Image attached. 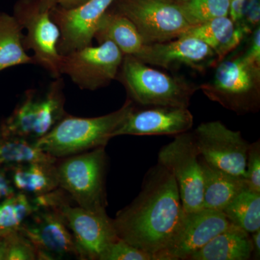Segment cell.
Listing matches in <instances>:
<instances>
[{
  "instance_id": "cell-1",
  "label": "cell",
  "mask_w": 260,
  "mask_h": 260,
  "mask_svg": "<svg viewBox=\"0 0 260 260\" xmlns=\"http://www.w3.org/2000/svg\"><path fill=\"white\" fill-rule=\"evenodd\" d=\"M184 214L175 179L158 162L147 173L139 194L117 213L113 223L119 239L158 260L180 227Z\"/></svg>"
},
{
  "instance_id": "cell-2",
  "label": "cell",
  "mask_w": 260,
  "mask_h": 260,
  "mask_svg": "<svg viewBox=\"0 0 260 260\" xmlns=\"http://www.w3.org/2000/svg\"><path fill=\"white\" fill-rule=\"evenodd\" d=\"M133 109V102L127 100L120 109L107 115L84 118L66 114L47 135L35 141L36 145L57 159L106 147Z\"/></svg>"
},
{
  "instance_id": "cell-3",
  "label": "cell",
  "mask_w": 260,
  "mask_h": 260,
  "mask_svg": "<svg viewBox=\"0 0 260 260\" xmlns=\"http://www.w3.org/2000/svg\"><path fill=\"white\" fill-rule=\"evenodd\" d=\"M217 64L213 78L199 86L205 96L239 115L259 112L260 64L244 54Z\"/></svg>"
},
{
  "instance_id": "cell-4",
  "label": "cell",
  "mask_w": 260,
  "mask_h": 260,
  "mask_svg": "<svg viewBox=\"0 0 260 260\" xmlns=\"http://www.w3.org/2000/svg\"><path fill=\"white\" fill-rule=\"evenodd\" d=\"M119 71L130 97L143 106L188 108L199 89L185 78L153 69L134 56L124 55Z\"/></svg>"
},
{
  "instance_id": "cell-5",
  "label": "cell",
  "mask_w": 260,
  "mask_h": 260,
  "mask_svg": "<svg viewBox=\"0 0 260 260\" xmlns=\"http://www.w3.org/2000/svg\"><path fill=\"white\" fill-rule=\"evenodd\" d=\"M51 82L47 90L30 89L23 100L0 128V133L37 141L47 134L62 119L65 99L60 77Z\"/></svg>"
},
{
  "instance_id": "cell-6",
  "label": "cell",
  "mask_w": 260,
  "mask_h": 260,
  "mask_svg": "<svg viewBox=\"0 0 260 260\" xmlns=\"http://www.w3.org/2000/svg\"><path fill=\"white\" fill-rule=\"evenodd\" d=\"M64 158L56 165L59 187L78 206L91 210L106 209L105 147Z\"/></svg>"
},
{
  "instance_id": "cell-7",
  "label": "cell",
  "mask_w": 260,
  "mask_h": 260,
  "mask_svg": "<svg viewBox=\"0 0 260 260\" xmlns=\"http://www.w3.org/2000/svg\"><path fill=\"white\" fill-rule=\"evenodd\" d=\"M113 11L134 24L145 44L169 42L191 28L180 6L169 0H114Z\"/></svg>"
},
{
  "instance_id": "cell-8",
  "label": "cell",
  "mask_w": 260,
  "mask_h": 260,
  "mask_svg": "<svg viewBox=\"0 0 260 260\" xmlns=\"http://www.w3.org/2000/svg\"><path fill=\"white\" fill-rule=\"evenodd\" d=\"M200 152L192 133L176 135L158 153V164L175 179L183 208L186 213L203 208V171Z\"/></svg>"
},
{
  "instance_id": "cell-9",
  "label": "cell",
  "mask_w": 260,
  "mask_h": 260,
  "mask_svg": "<svg viewBox=\"0 0 260 260\" xmlns=\"http://www.w3.org/2000/svg\"><path fill=\"white\" fill-rule=\"evenodd\" d=\"M123 57L114 43L106 41L97 47L89 46L61 55L59 73L69 76L80 89L95 90L115 79Z\"/></svg>"
},
{
  "instance_id": "cell-10",
  "label": "cell",
  "mask_w": 260,
  "mask_h": 260,
  "mask_svg": "<svg viewBox=\"0 0 260 260\" xmlns=\"http://www.w3.org/2000/svg\"><path fill=\"white\" fill-rule=\"evenodd\" d=\"M192 133L200 156L205 161L233 175L245 178L250 144L242 138L240 131L213 121L202 123Z\"/></svg>"
},
{
  "instance_id": "cell-11",
  "label": "cell",
  "mask_w": 260,
  "mask_h": 260,
  "mask_svg": "<svg viewBox=\"0 0 260 260\" xmlns=\"http://www.w3.org/2000/svg\"><path fill=\"white\" fill-rule=\"evenodd\" d=\"M54 208L62 215L73 234L80 259L99 260L105 248L119 239L106 209L91 210L70 205L65 195Z\"/></svg>"
},
{
  "instance_id": "cell-12",
  "label": "cell",
  "mask_w": 260,
  "mask_h": 260,
  "mask_svg": "<svg viewBox=\"0 0 260 260\" xmlns=\"http://www.w3.org/2000/svg\"><path fill=\"white\" fill-rule=\"evenodd\" d=\"M15 18L23 30L25 50L31 49L35 64L40 65L54 78L60 77L59 64L61 55L58 51L60 30L51 18L50 10L44 9L41 2L26 4L16 10Z\"/></svg>"
},
{
  "instance_id": "cell-13",
  "label": "cell",
  "mask_w": 260,
  "mask_h": 260,
  "mask_svg": "<svg viewBox=\"0 0 260 260\" xmlns=\"http://www.w3.org/2000/svg\"><path fill=\"white\" fill-rule=\"evenodd\" d=\"M20 232L35 247L38 259H80L74 237L56 208H41L25 220Z\"/></svg>"
},
{
  "instance_id": "cell-14",
  "label": "cell",
  "mask_w": 260,
  "mask_h": 260,
  "mask_svg": "<svg viewBox=\"0 0 260 260\" xmlns=\"http://www.w3.org/2000/svg\"><path fill=\"white\" fill-rule=\"evenodd\" d=\"M232 223L222 212L203 209L184 214L180 227L158 260H188Z\"/></svg>"
},
{
  "instance_id": "cell-15",
  "label": "cell",
  "mask_w": 260,
  "mask_h": 260,
  "mask_svg": "<svg viewBox=\"0 0 260 260\" xmlns=\"http://www.w3.org/2000/svg\"><path fill=\"white\" fill-rule=\"evenodd\" d=\"M114 0H88L73 9L54 7L51 18L60 30L58 51L61 55L92 45L98 24Z\"/></svg>"
},
{
  "instance_id": "cell-16",
  "label": "cell",
  "mask_w": 260,
  "mask_h": 260,
  "mask_svg": "<svg viewBox=\"0 0 260 260\" xmlns=\"http://www.w3.org/2000/svg\"><path fill=\"white\" fill-rule=\"evenodd\" d=\"M135 57L145 64L164 69L186 66L198 72L218 63L216 54L209 46L189 36H181L175 41L145 44Z\"/></svg>"
},
{
  "instance_id": "cell-17",
  "label": "cell",
  "mask_w": 260,
  "mask_h": 260,
  "mask_svg": "<svg viewBox=\"0 0 260 260\" xmlns=\"http://www.w3.org/2000/svg\"><path fill=\"white\" fill-rule=\"evenodd\" d=\"M194 117L188 108L153 107L133 110L114 132L113 138L121 135H177L192 127Z\"/></svg>"
},
{
  "instance_id": "cell-18",
  "label": "cell",
  "mask_w": 260,
  "mask_h": 260,
  "mask_svg": "<svg viewBox=\"0 0 260 260\" xmlns=\"http://www.w3.org/2000/svg\"><path fill=\"white\" fill-rule=\"evenodd\" d=\"M200 162L203 171V208L222 212L246 187L245 178L220 170L200 155Z\"/></svg>"
},
{
  "instance_id": "cell-19",
  "label": "cell",
  "mask_w": 260,
  "mask_h": 260,
  "mask_svg": "<svg viewBox=\"0 0 260 260\" xmlns=\"http://www.w3.org/2000/svg\"><path fill=\"white\" fill-rule=\"evenodd\" d=\"M252 252L250 234L232 224L188 260H248Z\"/></svg>"
},
{
  "instance_id": "cell-20",
  "label": "cell",
  "mask_w": 260,
  "mask_h": 260,
  "mask_svg": "<svg viewBox=\"0 0 260 260\" xmlns=\"http://www.w3.org/2000/svg\"><path fill=\"white\" fill-rule=\"evenodd\" d=\"M246 32L242 25L225 16L191 27L181 36H189L203 41L213 49L220 62L238 47Z\"/></svg>"
},
{
  "instance_id": "cell-21",
  "label": "cell",
  "mask_w": 260,
  "mask_h": 260,
  "mask_svg": "<svg viewBox=\"0 0 260 260\" xmlns=\"http://www.w3.org/2000/svg\"><path fill=\"white\" fill-rule=\"evenodd\" d=\"M56 162H34L8 168L15 190L32 197L51 192L59 187Z\"/></svg>"
},
{
  "instance_id": "cell-22",
  "label": "cell",
  "mask_w": 260,
  "mask_h": 260,
  "mask_svg": "<svg viewBox=\"0 0 260 260\" xmlns=\"http://www.w3.org/2000/svg\"><path fill=\"white\" fill-rule=\"evenodd\" d=\"M94 39L99 44L106 41L114 43L124 55H138L145 44L129 19L109 10L98 24Z\"/></svg>"
},
{
  "instance_id": "cell-23",
  "label": "cell",
  "mask_w": 260,
  "mask_h": 260,
  "mask_svg": "<svg viewBox=\"0 0 260 260\" xmlns=\"http://www.w3.org/2000/svg\"><path fill=\"white\" fill-rule=\"evenodd\" d=\"M23 28L15 16L0 13V72L22 64H35L23 45Z\"/></svg>"
},
{
  "instance_id": "cell-24",
  "label": "cell",
  "mask_w": 260,
  "mask_h": 260,
  "mask_svg": "<svg viewBox=\"0 0 260 260\" xmlns=\"http://www.w3.org/2000/svg\"><path fill=\"white\" fill-rule=\"evenodd\" d=\"M57 158L41 150L31 141L0 133V166L7 169L34 162H56Z\"/></svg>"
},
{
  "instance_id": "cell-25",
  "label": "cell",
  "mask_w": 260,
  "mask_h": 260,
  "mask_svg": "<svg viewBox=\"0 0 260 260\" xmlns=\"http://www.w3.org/2000/svg\"><path fill=\"white\" fill-rule=\"evenodd\" d=\"M40 209L34 197L16 191L0 201V237L20 232L23 223Z\"/></svg>"
},
{
  "instance_id": "cell-26",
  "label": "cell",
  "mask_w": 260,
  "mask_h": 260,
  "mask_svg": "<svg viewBox=\"0 0 260 260\" xmlns=\"http://www.w3.org/2000/svg\"><path fill=\"white\" fill-rule=\"evenodd\" d=\"M222 213L231 223L249 234L260 230V194L245 187Z\"/></svg>"
},
{
  "instance_id": "cell-27",
  "label": "cell",
  "mask_w": 260,
  "mask_h": 260,
  "mask_svg": "<svg viewBox=\"0 0 260 260\" xmlns=\"http://www.w3.org/2000/svg\"><path fill=\"white\" fill-rule=\"evenodd\" d=\"M179 6L187 21L194 27L215 18L229 16L230 0H187Z\"/></svg>"
},
{
  "instance_id": "cell-28",
  "label": "cell",
  "mask_w": 260,
  "mask_h": 260,
  "mask_svg": "<svg viewBox=\"0 0 260 260\" xmlns=\"http://www.w3.org/2000/svg\"><path fill=\"white\" fill-rule=\"evenodd\" d=\"M99 260H157V258L119 238L105 248Z\"/></svg>"
},
{
  "instance_id": "cell-29",
  "label": "cell",
  "mask_w": 260,
  "mask_h": 260,
  "mask_svg": "<svg viewBox=\"0 0 260 260\" xmlns=\"http://www.w3.org/2000/svg\"><path fill=\"white\" fill-rule=\"evenodd\" d=\"M4 238L6 244L5 260L38 259L35 247L20 232L13 233Z\"/></svg>"
},
{
  "instance_id": "cell-30",
  "label": "cell",
  "mask_w": 260,
  "mask_h": 260,
  "mask_svg": "<svg viewBox=\"0 0 260 260\" xmlns=\"http://www.w3.org/2000/svg\"><path fill=\"white\" fill-rule=\"evenodd\" d=\"M245 181L248 189L260 194L259 140L249 145L246 160Z\"/></svg>"
},
{
  "instance_id": "cell-31",
  "label": "cell",
  "mask_w": 260,
  "mask_h": 260,
  "mask_svg": "<svg viewBox=\"0 0 260 260\" xmlns=\"http://www.w3.org/2000/svg\"><path fill=\"white\" fill-rule=\"evenodd\" d=\"M248 0H230L229 17L236 24L242 23L245 15Z\"/></svg>"
},
{
  "instance_id": "cell-32",
  "label": "cell",
  "mask_w": 260,
  "mask_h": 260,
  "mask_svg": "<svg viewBox=\"0 0 260 260\" xmlns=\"http://www.w3.org/2000/svg\"><path fill=\"white\" fill-rule=\"evenodd\" d=\"M246 23L252 25H259V0H248L245 15L241 23Z\"/></svg>"
},
{
  "instance_id": "cell-33",
  "label": "cell",
  "mask_w": 260,
  "mask_h": 260,
  "mask_svg": "<svg viewBox=\"0 0 260 260\" xmlns=\"http://www.w3.org/2000/svg\"><path fill=\"white\" fill-rule=\"evenodd\" d=\"M259 25H258L256 28L255 31L254 32L251 39V45L249 49L244 54V55L250 59V60L254 61L256 64H260V46H259Z\"/></svg>"
},
{
  "instance_id": "cell-34",
  "label": "cell",
  "mask_w": 260,
  "mask_h": 260,
  "mask_svg": "<svg viewBox=\"0 0 260 260\" xmlns=\"http://www.w3.org/2000/svg\"><path fill=\"white\" fill-rule=\"evenodd\" d=\"M16 192L9 176L0 167V201Z\"/></svg>"
},
{
  "instance_id": "cell-35",
  "label": "cell",
  "mask_w": 260,
  "mask_h": 260,
  "mask_svg": "<svg viewBox=\"0 0 260 260\" xmlns=\"http://www.w3.org/2000/svg\"><path fill=\"white\" fill-rule=\"evenodd\" d=\"M251 244H252L253 252L255 259H259L260 257V230L250 234Z\"/></svg>"
},
{
  "instance_id": "cell-36",
  "label": "cell",
  "mask_w": 260,
  "mask_h": 260,
  "mask_svg": "<svg viewBox=\"0 0 260 260\" xmlns=\"http://www.w3.org/2000/svg\"><path fill=\"white\" fill-rule=\"evenodd\" d=\"M87 1L88 0H57V4L59 5V8L70 10L78 8Z\"/></svg>"
},
{
  "instance_id": "cell-37",
  "label": "cell",
  "mask_w": 260,
  "mask_h": 260,
  "mask_svg": "<svg viewBox=\"0 0 260 260\" xmlns=\"http://www.w3.org/2000/svg\"><path fill=\"white\" fill-rule=\"evenodd\" d=\"M41 4L44 9L51 10L57 4V0H41Z\"/></svg>"
},
{
  "instance_id": "cell-38",
  "label": "cell",
  "mask_w": 260,
  "mask_h": 260,
  "mask_svg": "<svg viewBox=\"0 0 260 260\" xmlns=\"http://www.w3.org/2000/svg\"><path fill=\"white\" fill-rule=\"evenodd\" d=\"M6 255V244L4 237H0V260H5Z\"/></svg>"
},
{
  "instance_id": "cell-39",
  "label": "cell",
  "mask_w": 260,
  "mask_h": 260,
  "mask_svg": "<svg viewBox=\"0 0 260 260\" xmlns=\"http://www.w3.org/2000/svg\"><path fill=\"white\" fill-rule=\"evenodd\" d=\"M169 1L172 2V3H177V4L179 5L181 4V3H184V2L187 1V0H169Z\"/></svg>"
}]
</instances>
